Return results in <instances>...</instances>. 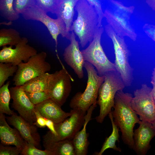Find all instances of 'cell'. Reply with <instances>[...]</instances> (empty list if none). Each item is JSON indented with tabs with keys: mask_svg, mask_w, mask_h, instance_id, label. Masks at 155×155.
Masks as SVG:
<instances>
[{
	"mask_svg": "<svg viewBox=\"0 0 155 155\" xmlns=\"http://www.w3.org/2000/svg\"><path fill=\"white\" fill-rule=\"evenodd\" d=\"M133 97L130 93L118 91L114 100V110L112 111L114 121L120 129L123 143L131 149L134 146L133 128L141 120L131 106Z\"/></svg>",
	"mask_w": 155,
	"mask_h": 155,
	"instance_id": "6da1fadb",
	"label": "cell"
},
{
	"mask_svg": "<svg viewBox=\"0 0 155 155\" xmlns=\"http://www.w3.org/2000/svg\"><path fill=\"white\" fill-rule=\"evenodd\" d=\"M76 19L73 22L71 31H73L79 40L81 47H84L91 41L99 27L98 13L87 0H78L75 7Z\"/></svg>",
	"mask_w": 155,
	"mask_h": 155,
	"instance_id": "7a4b0ae2",
	"label": "cell"
},
{
	"mask_svg": "<svg viewBox=\"0 0 155 155\" xmlns=\"http://www.w3.org/2000/svg\"><path fill=\"white\" fill-rule=\"evenodd\" d=\"M104 76V81L99 89L97 101V104L100 107L99 114L95 118L97 122L100 123L112 111L117 92L123 90L125 86L116 70L108 72Z\"/></svg>",
	"mask_w": 155,
	"mask_h": 155,
	"instance_id": "3957f363",
	"label": "cell"
},
{
	"mask_svg": "<svg viewBox=\"0 0 155 155\" xmlns=\"http://www.w3.org/2000/svg\"><path fill=\"white\" fill-rule=\"evenodd\" d=\"M84 67L88 76L86 87L83 92H78L75 94L69 105L72 109L77 108L86 112L91 106L97 103L99 89L104 76L99 75L94 66L87 62L85 61Z\"/></svg>",
	"mask_w": 155,
	"mask_h": 155,
	"instance_id": "277c9868",
	"label": "cell"
},
{
	"mask_svg": "<svg viewBox=\"0 0 155 155\" xmlns=\"http://www.w3.org/2000/svg\"><path fill=\"white\" fill-rule=\"evenodd\" d=\"M105 31L111 39L115 55V63L117 71L126 87L130 86L133 80V69L129 62V51L123 37L118 35L109 24L105 26Z\"/></svg>",
	"mask_w": 155,
	"mask_h": 155,
	"instance_id": "5b68a950",
	"label": "cell"
},
{
	"mask_svg": "<svg viewBox=\"0 0 155 155\" xmlns=\"http://www.w3.org/2000/svg\"><path fill=\"white\" fill-rule=\"evenodd\" d=\"M104 30L102 26L98 28L88 46L81 51L85 61L94 66L100 76L116 70L114 63L108 59L101 45V37Z\"/></svg>",
	"mask_w": 155,
	"mask_h": 155,
	"instance_id": "8992f818",
	"label": "cell"
},
{
	"mask_svg": "<svg viewBox=\"0 0 155 155\" xmlns=\"http://www.w3.org/2000/svg\"><path fill=\"white\" fill-rule=\"evenodd\" d=\"M46 53L42 51L32 56L27 62L19 64L12 79L13 85L22 86L28 80L50 71L51 66L46 60Z\"/></svg>",
	"mask_w": 155,
	"mask_h": 155,
	"instance_id": "52a82bcc",
	"label": "cell"
},
{
	"mask_svg": "<svg viewBox=\"0 0 155 155\" xmlns=\"http://www.w3.org/2000/svg\"><path fill=\"white\" fill-rule=\"evenodd\" d=\"M70 116L62 122L55 124L57 135L54 136L49 131L43 137L57 142L72 140L84 124L86 112L77 108H72Z\"/></svg>",
	"mask_w": 155,
	"mask_h": 155,
	"instance_id": "ba28073f",
	"label": "cell"
},
{
	"mask_svg": "<svg viewBox=\"0 0 155 155\" xmlns=\"http://www.w3.org/2000/svg\"><path fill=\"white\" fill-rule=\"evenodd\" d=\"M152 88L145 84L134 92L131 106L141 121L152 124L155 120V102Z\"/></svg>",
	"mask_w": 155,
	"mask_h": 155,
	"instance_id": "9c48e42d",
	"label": "cell"
},
{
	"mask_svg": "<svg viewBox=\"0 0 155 155\" xmlns=\"http://www.w3.org/2000/svg\"><path fill=\"white\" fill-rule=\"evenodd\" d=\"M46 12L37 6L35 5L26 9L22 14L23 18L26 20L38 21L43 24L47 28L55 43V51L58 58L57 51V38L61 35L63 38L68 39L65 24L61 18L53 19L49 16Z\"/></svg>",
	"mask_w": 155,
	"mask_h": 155,
	"instance_id": "30bf717a",
	"label": "cell"
},
{
	"mask_svg": "<svg viewBox=\"0 0 155 155\" xmlns=\"http://www.w3.org/2000/svg\"><path fill=\"white\" fill-rule=\"evenodd\" d=\"M74 81L66 69L62 68L51 74L47 90L50 98L61 107L71 92V82Z\"/></svg>",
	"mask_w": 155,
	"mask_h": 155,
	"instance_id": "8fae6325",
	"label": "cell"
},
{
	"mask_svg": "<svg viewBox=\"0 0 155 155\" xmlns=\"http://www.w3.org/2000/svg\"><path fill=\"white\" fill-rule=\"evenodd\" d=\"M28 39L23 37L14 48L10 46H3L0 51V62L18 66L23 61L27 62L31 57L37 53L36 50L28 44Z\"/></svg>",
	"mask_w": 155,
	"mask_h": 155,
	"instance_id": "7c38bea8",
	"label": "cell"
},
{
	"mask_svg": "<svg viewBox=\"0 0 155 155\" xmlns=\"http://www.w3.org/2000/svg\"><path fill=\"white\" fill-rule=\"evenodd\" d=\"M9 90L13 100L11 107L24 120L30 124H34L36 120L35 105L31 102L20 86L11 87Z\"/></svg>",
	"mask_w": 155,
	"mask_h": 155,
	"instance_id": "4fadbf2b",
	"label": "cell"
},
{
	"mask_svg": "<svg viewBox=\"0 0 155 155\" xmlns=\"http://www.w3.org/2000/svg\"><path fill=\"white\" fill-rule=\"evenodd\" d=\"M70 33L69 40L70 44L65 49L63 53L64 59L73 70L80 79L84 76L83 68L85 62L81 51L80 49L79 42L75 38L74 32Z\"/></svg>",
	"mask_w": 155,
	"mask_h": 155,
	"instance_id": "5bb4252c",
	"label": "cell"
},
{
	"mask_svg": "<svg viewBox=\"0 0 155 155\" xmlns=\"http://www.w3.org/2000/svg\"><path fill=\"white\" fill-rule=\"evenodd\" d=\"M133 133V150L138 155H145L151 148L150 142L155 136V129L151 123L141 121Z\"/></svg>",
	"mask_w": 155,
	"mask_h": 155,
	"instance_id": "9a60e30c",
	"label": "cell"
},
{
	"mask_svg": "<svg viewBox=\"0 0 155 155\" xmlns=\"http://www.w3.org/2000/svg\"><path fill=\"white\" fill-rule=\"evenodd\" d=\"M6 118L8 123L18 131L26 141L33 144L38 148H41V139L37 127L30 124L14 112Z\"/></svg>",
	"mask_w": 155,
	"mask_h": 155,
	"instance_id": "2e32d148",
	"label": "cell"
},
{
	"mask_svg": "<svg viewBox=\"0 0 155 155\" xmlns=\"http://www.w3.org/2000/svg\"><path fill=\"white\" fill-rule=\"evenodd\" d=\"M4 114L0 113V139L4 146L13 145L22 150L26 141L18 131L11 127L6 120Z\"/></svg>",
	"mask_w": 155,
	"mask_h": 155,
	"instance_id": "e0dca14e",
	"label": "cell"
},
{
	"mask_svg": "<svg viewBox=\"0 0 155 155\" xmlns=\"http://www.w3.org/2000/svg\"><path fill=\"white\" fill-rule=\"evenodd\" d=\"M61 107L50 98L35 105L36 110L44 117L52 121L55 124L62 122L71 115L70 112H66Z\"/></svg>",
	"mask_w": 155,
	"mask_h": 155,
	"instance_id": "ac0fdd59",
	"label": "cell"
},
{
	"mask_svg": "<svg viewBox=\"0 0 155 155\" xmlns=\"http://www.w3.org/2000/svg\"><path fill=\"white\" fill-rule=\"evenodd\" d=\"M96 104L97 103L92 104L87 111L82 128L77 133L72 140L75 155H86L88 153L89 142L88 133L86 132V127L92 119V113Z\"/></svg>",
	"mask_w": 155,
	"mask_h": 155,
	"instance_id": "d6986e66",
	"label": "cell"
},
{
	"mask_svg": "<svg viewBox=\"0 0 155 155\" xmlns=\"http://www.w3.org/2000/svg\"><path fill=\"white\" fill-rule=\"evenodd\" d=\"M78 0H59L56 13L57 18L64 22L66 33L69 39L71 28L73 22L74 10Z\"/></svg>",
	"mask_w": 155,
	"mask_h": 155,
	"instance_id": "ffe728a7",
	"label": "cell"
},
{
	"mask_svg": "<svg viewBox=\"0 0 155 155\" xmlns=\"http://www.w3.org/2000/svg\"><path fill=\"white\" fill-rule=\"evenodd\" d=\"M43 143L45 149L53 155H75L71 140L55 142L43 137Z\"/></svg>",
	"mask_w": 155,
	"mask_h": 155,
	"instance_id": "44dd1931",
	"label": "cell"
},
{
	"mask_svg": "<svg viewBox=\"0 0 155 155\" xmlns=\"http://www.w3.org/2000/svg\"><path fill=\"white\" fill-rule=\"evenodd\" d=\"M51 75V74L46 72L42 75L28 80L20 87L25 92H47L49 82Z\"/></svg>",
	"mask_w": 155,
	"mask_h": 155,
	"instance_id": "7402d4cb",
	"label": "cell"
},
{
	"mask_svg": "<svg viewBox=\"0 0 155 155\" xmlns=\"http://www.w3.org/2000/svg\"><path fill=\"white\" fill-rule=\"evenodd\" d=\"M108 116L111 123L112 131L110 135L106 138L100 151L96 153V155H101L106 150L109 148L112 149L114 150L119 152L121 151V148L117 147L115 144L116 141H117L118 142H119V128L114 121L112 111L108 114Z\"/></svg>",
	"mask_w": 155,
	"mask_h": 155,
	"instance_id": "603a6c76",
	"label": "cell"
},
{
	"mask_svg": "<svg viewBox=\"0 0 155 155\" xmlns=\"http://www.w3.org/2000/svg\"><path fill=\"white\" fill-rule=\"evenodd\" d=\"M19 33L13 28H2L0 30V46H15L21 40Z\"/></svg>",
	"mask_w": 155,
	"mask_h": 155,
	"instance_id": "cb8c5ba5",
	"label": "cell"
},
{
	"mask_svg": "<svg viewBox=\"0 0 155 155\" xmlns=\"http://www.w3.org/2000/svg\"><path fill=\"white\" fill-rule=\"evenodd\" d=\"M10 81L0 88V113L12 115L14 112L10 109L9 103L11 98L10 90L8 87Z\"/></svg>",
	"mask_w": 155,
	"mask_h": 155,
	"instance_id": "d4e9b609",
	"label": "cell"
},
{
	"mask_svg": "<svg viewBox=\"0 0 155 155\" xmlns=\"http://www.w3.org/2000/svg\"><path fill=\"white\" fill-rule=\"evenodd\" d=\"M14 0H0V15L5 19L10 21L17 20L20 17L19 14L14 9Z\"/></svg>",
	"mask_w": 155,
	"mask_h": 155,
	"instance_id": "484cf974",
	"label": "cell"
},
{
	"mask_svg": "<svg viewBox=\"0 0 155 155\" xmlns=\"http://www.w3.org/2000/svg\"><path fill=\"white\" fill-rule=\"evenodd\" d=\"M18 69V66L11 63H0V87L10 76H13Z\"/></svg>",
	"mask_w": 155,
	"mask_h": 155,
	"instance_id": "4316f807",
	"label": "cell"
},
{
	"mask_svg": "<svg viewBox=\"0 0 155 155\" xmlns=\"http://www.w3.org/2000/svg\"><path fill=\"white\" fill-rule=\"evenodd\" d=\"M22 155H53L52 153L45 149L41 150L33 144L26 141L20 154Z\"/></svg>",
	"mask_w": 155,
	"mask_h": 155,
	"instance_id": "83f0119b",
	"label": "cell"
},
{
	"mask_svg": "<svg viewBox=\"0 0 155 155\" xmlns=\"http://www.w3.org/2000/svg\"><path fill=\"white\" fill-rule=\"evenodd\" d=\"M59 0H34L35 5L46 12L56 14Z\"/></svg>",
	"mask_w": 155,
	"mask_h": 155,
	"instance_id": "f1b7e54d",
	"label": "cell"
},
{
	"mask_svg": "<svg viewBox=\"0 0 155 155\" xmlns=\"http://www.w3.org/2000/svg\"><path fill=\"white\" fill-rule=\"evenodd\" d=\"M26 92L30 101L35 105L50 98L49 95L47 91Z\"/></svg>",
	"mask_w": 155,
	"mask_h": 155,
	"instance_id": "f546056e",
	"label": "cell"
},
{
	"mask_svg": "<svg viewBox=\"0 0 155 155\" xmlns=\"http://www.w3.org/2000/svg\"><path fill=\"white\" fill-rule=\"evenodd\" d=\"M36 5L34 0H14L13 7L18 14H22L29 8Z\"/></svg>",
	"mask_w": 155,
	"mask_h": 155,
	"instance_id": "4dcf8cb0",
	"label": "cell"
},
{
	"mask_svg": "<svg viewBox=\"0 0 155 155\" xmlns=\"http://www.w3.org/2000/svg\"><path fill=\"white\" fill-rule=\"evenodd\" d=\"M22 151L21 149L16 146H6L1 144L0 145V155H18L21 154Z\"/></svg>",
	"mask_w": 155,
	"mask_h": 155,
	"instance_id": "1f68e13d",
	"label": "cell"
},
{
	"mask_svg": "<svg viewBox=\"0 0 155 155\" xmlns=\"http://www.w3.org/2000/svg\"><path fill=\"white\" fill-rule=\"evenodd\" d=\"M88 2L95 8L98 16L99 24V27H102V21L104 17L101 7L100 1L99 0H87Z\"/></svg>",
	"mask_w": 155,
	"mask_h": 155,
	"instance_id": "d6a6232c",
	"label": "cell"
},
{
	"mask_svg": "<svg viewBox=\"0 0 155 155\" xmlns=\"http://www.w3.org/2000/svg\"><path fill=\"white\" fill-rule=\"evenodd\" d=\"M35 115L36 120L34 124L40 128L45 127L46 119L42 116L38 111L36 110Z\"/></svg>",
	"mask_w": 155,
	"mask_h": 155,
	"instance_id": "836d02e7",
	"label": "cell"
},
{
	"mask_svg": "<svg viewBox=\"0 0 155 155\" xmlns=\"http://www.w3.org/2000/svg\"><path fill=\"white\" fill-rule=\"evenodd\" d=\"M46 127L48 128L53 136H55L57 135V133L55 127V124L52 121L46 119Z\"/></svg>",
	"mask_w": 155,
	"mask_h": 155,
	"instance_id": "e575fe53",
	"label": "cell"
},
{
	"mask_svg": "<svg viewBox=\"0 0 155 155\" xmlns=\"http://www.w3.org/2000/svg\"><path fill=\"white\" fill-rule=\"evenodd\" d=\"M146 32L155 41V26L147 25Z\"/></svg>",
	"mask_w": 155,
	"mask_h": 155,
	"instance_id": "d590c367",
	"label": "cell"
},
{
	"mask_svg": "<svg viewBox=\"0 0 155 155\" xmlns=\"http://www.w3.org/2000/svg\"><path fill=\"white\" fill-rule=\"evenodd\" d=\"M145 1L149 6L155 11V0H145Z\"/></svg>",
	"mask_w": 155,
	"mask_h": 155,
	"instance_id": "8d00e7d4",
	"label": "cell"
},
{
	"mask_svg": "<svg viewBox=\"0 0 155 155\" xmlns=\"http://www.w3.org/2000/svg\"><path fill=\"white\" fill-rule=\"evenodd\" d=\"M151 83L152 86L155 85V68L153 69L151 78Z\"/></svg>",
	"mask_w": 155,
	"mask_h": 155,
	"instance_id": "74e56055",
	"label": "cell"
},
{
	"mask_svg": "<svg viewBox=\"0 0 155 155\" xmlns=\"http://www.w3.org/2000/svg\"><path fill=\"white\" fill-rule=\"evenodd\" d=\"M152 92L153 96L155 99V85L153 86V88H152Z\"/></svg>",
	"mask_w": 155,
	"mask_h": 155,
	"instance_id": "f35d334b",
	"label": "cell"
},
{
	"mask_svg": "<svg viewBox=\"0 0 155 155\" xmlns=\"http://www.w3.org/2000/svg\"><path fill=\"white\" fill-rule=\"evenodd\" d=\"M153 125V126H154L155 129V120L153 123L152 124Z\"/></svg>",
	"mask_w": 155,
	"mask_h": 155,
	"instance_id": "ab89813d",
	"label": "cell"
},
{
	"mask_svg": "<svg viewBox=\"0 0 155 155\" xmlns=\"http://www.w3.org/2000/svg\"><path fill=\"white\" fill-rule=\"evenodd\" d=\"M154 100H155V99H154Z\"/></svg>",
	"mask_w": 155,
	"mask_h": 155,
	"instance_id": "60d3db41",
	"label": "cell"
},
{
	"mask_svg": "<svg viewBox=\"0 0 155 155\" xmlns=\"http://www.w3.org/2000/svg\"><path fill=\"white\" fill-rule=\"evenodd\" d=\"M99 0L100 1V0Z\"/></svg>",
	"mask_w": 155,
	"mask_h": 155,
	"instance_id": "b9f144b4",
	"label": "cell"
}]
</instances>
